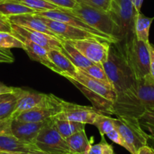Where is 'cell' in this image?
Instances as JSON below:
<instances>
[{"label": "cell", "mask_w": 154, "mask_h": 154, "mask_svg": "<svg viewBox=\"0 0 154 154\" xmlns=\"http://www.w3.org/2000/svg\"><path fill=\"white\" fill-rule=\"evenodd\" d=\"M67 79L88 99L95 109L102 114L112 115L113 105L117 96L112 86L92 78L79 68L73 78Z\"/></svg>", "instance_id": "6da1fadb"}, {"label": "cell", "mask_w": 154, "mask_h": 154, "mask_svg": "<svg viewBox=\"0 0 154 154\" xmlns=\"http://www.w3.org/2000/svg\"><path fill=\"white\" fill-rule=\"evenodd\" d=\"M154 108V85L137 81L135 87L117 95L113 105L112 115L139 119L147 109Z\"/></svg>", "instance_id": "7a4b0ae2"}, {"label": "cell", "mask_w": 154, "mask_h": 154, "mask_svg": "<svg viewBox=\"0 0 154 154\" xmlns=\"http://www.w3.org/2000/svg\"><path fill=\"white\" fill-rule=\"evenodd\" d=\"M102 67L117 95L127 93L135 87L137 80L118 42L110 45L108 58Z\"/></svg>", "instance_id": "3957f363"}, {"label": "cell", "mask_w": 154, "mask_h": 154, "mask_svg": "<svg viewBox=\"0 0 154 154\" xmlns=\"http://www.w3.org/2000/svg\"><path fill=\"white\" fill-rule=\"evenodd\" d=\"M77 2V5L72 10H69L71 13L82 19L93 29L109 36L116 43L120 42L119 29L109 11L96 8L81 2Z\"/></svg>", "instance_id": "277c9868"}, {"label": "cell", "mask_w": 154, "mask_h": 154, "mask_svg": "<svg viewBox=\"0 0 154 154\" xmlns=\"http://www.w3.org/2000/svg\"><path fill=\"white\" fill-rule=\"evenodd\" d=\"M119 44L135 79L137 81L144 80L150 72V56L149 46L150 43L146 44L134 37L129 42Z\"/></svg>", "instance_id": "5b68a950"}, {"label": "cell", "mask_w": 154, "mask_h": 154, "mask_svg": "<svg viewBox=\"0 0 154 154\" xmlns=\"http://www.w3.org/2000/svg\"><path fill=\"white\" fill-rule=\"evenodd\" d=\"M109 13L119 29V43H125L135 37V20L138 12L132 0H112Z\"/></svg>", "instance_id": "8992f818"}, {"label": "cell", "mask_w": 154, "mask_h": 154, "mask_svg": "<svg viewBox=\"0 0 154 154\" xmlns=\"http://www.w3.org/2000/svg\"><path fill=\"white\" fill-rule=\"evenodd\" d=\"M114 123L127 146L126 150L131 154H136L141 147L148 144L149 135L144 132L138 119L117 116L114 118Z\"/></svg>", "instance_id": "52a82bcc"}, {"label": "cell", "mask_w": 154, "mask_h": 154, "mask_svg": "<svg viewBox=\"0 0 154 154\" xmlns=\"http://www.w3.org/2000/svg\"><path fill=\"white\" fill-rule=\"evenodd\" d=\"M34 144L48 154L72 153L66 139L57 131L52 119L41 129Z\"/></svg>", "instance_id": "ba28073f"}, {"label": "cell", "mask_w": 154, "mask_h": 154, "mask_svg": "<svg viewBox=\"0 0 154 154\" xmlns=\"http://www.w3.org/2000/svg\"><path fill=\"white\" fill-rule=\"evenodd\" d=\"M61 111V99L53 94H48L45 102L21 113L14 119L21 122H44L54 118Z\"/></svg>", "instance_id": "9c48e42d"}, {"label": "cell", "mask_w": 154, "mask_h": 154, "mask_svg": "<svg viewBox=\"0 0 154 154\" xmlns=\"http://www.w3.org/2000/svg\"><path fill=\"white\" fill-rule=\"evenodd\" d=\"M35 14L39 15V16L45 17L49 18V19L65 23H67L74 27L81 29L84 30V31L92 33V34L99 37L102 40L108 42L111 44L116 43L114 39H112L109 36L103 34V33L100 32L98 30L93 29V27L89 26L87 23L84 22L82 19H81L80 17H77L76 15L71 13L68 9H63L58 8L54 9V10L46 11L42 12H35Z\"/></svg>", "instance_id": "30bf717a"}, {"label": "cell", "mask_w": 154, "mask_h": 154, "mask_svg": "<svg viewBox=\"0 0 154 154\" xmlns=\"http://www.w3.org/2000/svg\"><path fill=\"white\" fill-rule=\"evenodd\" d=\"M61 106L62 111L54 118L93 125L98 116L101 114L93 107L72 103L62 99Z\"/></svg>", "instance_id": "8fae6325"}, {"label": "cell", "mask_w": 154, "mask_h": 154, "mask_svg": "<svg viewBox=\"0 0 154 154\" xmlns=\"http://www.w3.org/2000/svg\"><path fill=\"white\" fill-rule=\"evenodd\" d=\"M84 57L93 63L102 65L107 60L111 43L96 38L69 41Z\"/></svg>", "instance_id": "7c38bea8"}, {"label": "cell", "mask_w": 154, "mask_h": 154, "mask_svg": "<svg viewBox=\"0 0 154 154\" xmlns=\"http://www.w3.org/2000/svg\"><path fill=\"white\" fill-rule=\"evenodd\" d=\"M11 32L17 37L28 39L43 47L48 51L51 49L62 51V41L63 40L58 38L42 32L26 28V27L21 26L17 24L11 23Z\"/></svg>", "instance_id": "4fadbf2b"}, {"label": "cell", "mask_w": 154, "mask_h": 154, "mask_svg": "<svg viewBox=\"0 0 154 154\" xmlns=\"http://www.w3.org/2000/svg\"><path fill=\"white\" fill-rule=\"evenodd\" d=\"M38 16L49 27L50 29L61 40L73 41L84 38H96L98 39V40L105 42V41L99 38V37H97L95 35L92 34V33L84 31V30L81 29L74 27L67 23L49 19V18L39 16V15H38Z\"/></svg>", "instance_id": "5bb4252c"}, {"label": "cell", "mask_w": 154, "mask_h": 154, "mask_svg": "<svg viewBox=\"0 0 154 154\" xmlns=\"http://www.w3.org/2000/svg\"><path fill=\"white\" fill-rule=\"evenodd\" d=\"M13 93L16 97L17 102L14 110L11 116L12 119L16 118L21 113L42 104L48 97V94L17 87H14Z\"/></svg>", "instance_id": "9a60e30c"}, {"label": "cell", "mask_w": 154, "mask_h": 154, "mask_svg": "<svg viewBox=\"0 0 154 154\" xmlns=\"http://www.w3.org/2000/svg\"><path fill=\"white\" fill-rule=\"evenodd\" d=\"M0 150L18 154H48L33 143L18 139L11 132L0 135Z\"/></svg>", "instance_id": "2e32d148"}, {"label": "cell", "mask_w": 154, "mask_h": 154, "mask_svg": "<svg viewBox=\"0 0 154 154\" xmlns=\"http://www.w3.org/2000/svg\"><path fill=\"white\" fill-rule=\"evenodd\" d=\"M48 121L21 122L13 119L11 123V132L21 141L34 144L39 132Z\"/></svg>", "instance_id": "e0dca14e"}, {"label": "cell", "mask_w": 154, "mask_h": 154, "mask_svg": "<svg viewBox=\"0 0 154 154\" xmlns=\"http://www.w3.org/2000/svg\"><path fill=\"white\" fill-rule=\"evenodd\" d=\"M17 38L20 39L23 43L24 44L23 50L26 52L27 55L29 56V57L32 60L38 62L41 64L46 66L47 68L51 69L54 72L61 75V72H60V69L54 65V63L50 59L48 54V50L45 49L43 47L40 46V45H37V44L34 43V42H31V41L28 40V39L20 37Z\"/></svg>", "instance_id": "ac0fdd59"}, {"label": "cell", "mask_w": 154, "mask_h": 154, "mask_svg": "<svg viewBox=\"0 0 154 154\" xmlns=\"http://www.w3.org/2000/svg\"><path fill=\"white\" fill-rule=\"evenodd\" d=\"M7 19L10 22V23L17 24V25L21 26L26 27V28L46 33L50 35L58 38L50 29L49 27L40 19V17L35 13L14 15V16L8 17Z\"/></svg>", "instance_id": "d6986e66"}, {"label": "cell", "mask_w": 154, "mask_h": 154, "mask_svg": "<svg viewBox=\"0 0 154 154\" xmlns=\"http://www.w3.org/2000/svg\"><path fill=\"white\" fill-rule=\"evenodd\" d=\"M48 54L51 61L60 69L61 76L65 77L67 79L69 78H73L76 75L78 67H76L62 51L51 49L48 50Z\"/></svg>", "instance_id": "ffe728a7"}, {"label": "cell", "mask_w": 154, "mask_h": 154, "mask_svg": "<svg viewBox=\"0 0 154 154\" xmlns=\"http://www.w3.org/2000/svg\"><path fill=\"white\" fill-rule=\"evenodd\" d=\"M66 141L72 153L86 154L93 144V138L89 140L84 129L66 138Z\"/></svg>", "instance_id": "44dd1931"}, {"label": "cell", "mask_w": 154, "mask_h": 154, "mask_svg": "<svg viewBox=\"0 0 154 154\" xmlns=\"http://www.w3.org/2000/svg\"><path fill=\"white\" fill-rule=\"evenodd\" d=\"M62 52L72 62L76 67L86 69L93 64L90 60L86 58L77 48H75L69 41H62Z\"/></svg>", "instance_id": "7402d4cb"}, {"label": "cell", "mask_w": 154, "mask_h": 154, "mask_svg": "<svg viewBox=\"0 0 154 154\" xmlns=\"http://www.w3.org/2000/svg\"><path fill=\"white\" fill-rule=\"evenodd\" d=\"M154 17L150 18L144 16L141 12L136 14L135 20V34L137 39L149 44L150 29Z\"/></svg>", "instance_id": "603a6c76"}, {"label": "cell", "mask_w": 154, "mask_h": 154, "mask_svg": "<svg viewBox=\"0 0 154 154\" xmlns=\"http://www.w3.org/2000/svg\"><path fill=\"white\" fill-rule=\"evenodd\" d=\"M35 11L14 0H1L0 1V14L2 16L10 17L14 15L34 14Z\"/></svg>", "instance_id": "cb8c5ba5"}, {"label": "cell", "mask_w": 154, "mask_h": 154, "mask_svg": "<svg viewBox=\"0 0 154 154\" xmlns=\"http://www.w3.org/2000/svg\"><path fill=\"white\" fill-rule=\"evenodd\" d=\"M52 120L59 133L65 139L68 137L74 135L76 132L85 129V123L72 121V120H60V119L56 118H52Z\"/></svg>", "instance_id": "d4e9b609"}, {"label": "cell", "mask_w": 154, "mask_h": 154, "mask_svg": "<svg viewBox=\"0 0 154 154\" xmlns=\"http://www.w3.org/2000/svg\"><path fill=\"white\" fill-rule=\"evenodd\" d=\"M0 48L5 49L21 48L23 50L24 44L12 32H0Z\"/></svg>", "instance_id": "484cf974"}, {"label": "cell", "mask_w": 154, "mask_h": 154, "mask_svg": "<svg viewBox=\"0 0 154 154\" xmlns=\"http://www.w3.org/2000/svg\"><path fill=\"white\" fill-rule=\"evenodd\" d=\"M95 126L98 129L101 136L107 135L111 131L115 129L114 123V118L105 115V114L101 113L93 123Z\"/></svg>", "instance_id": "4316f807"}, {"label": "cell", "mask_w": 154, "mask_h": 154, "mask_svg": "<svg viewBox=\"0 0 154 154\" xmlns=\"http://www.w3.org/2000/svg\"><path fill=\"white\" fill-rule=\"evenodd\" d=\"M29 8L32 9L35 12L46 11L58 8L57 6L50 3L46 0H14Z\"/></svg>", "instance_id": "83f0119b"}, {"label": "cell", "mask_w": 154, "mask_h": 154, "mask_svg": "<svg viewBox=\"0 0 154 154\" xmlns=\"http://www.w3.org/2000/svg\"><path fill=\"white\" fill-rule=\"evenodd\" d=\"M16 102L17 99L14 93L8 94L0 102V120L11 117L14 110Z\"/></svg>", "instance_id": "f1b7e54d"}, {"label": "cell", "mask_w": 154, "mask_h": 154, "mask_svg": "<svg viewBox=\"0 0 154 154\" xmlns=\"http://www.w3.org/2000/svg\"><path fill=\"white\" fill-rule=\"evenodd\" d=\"M83 70H84L87 75L91 76L92 78H95V79L98 80V81H101V82H103L105 83V84H108V85L112 86L113 87L111 81H109L108 76H107V74L105 73V70H104L103 67H102V65L93 63V65H91V66H89V67L86 68V69H84Z\"/></svg>", "instance_id": "f546056e"}, {"label": "cell", "mask_w": 154, "mask_h": 154, "mask_svg": "<svg viewBox=\"0 0 154 154\" xmlns=\"http://www.w3.org/2000/svg\"><path fill=\"white\" fill-rule=\"evenodd\" d=\"M86 154H116L114 147L108 144L105 137L102 136L100 142L96 144H92Z\"/></svg>", "instance_id": "4dcf8cb0"}, {"label": "cell", "mask_w": 154, "mask_h": 154, "mask_svg": "<svg viewBox=\"0 0 154 154\" xmlns=\"http://www.w3.org/2000/svg\"><path fill=\"white\" fill-rule=\"evenodd\" d=\"M138 120L142 128L148 131L149 135L154 136V108L146 110Z\"/></svg>", "instance_id": "1f68e13d"}, {"label": "cell", "mask_w": 154, "mask_h": 154, "mask_svg": "<svg viewBox=\"0 0 154 154\" xmlns=\"http://www.w3.org/2000/svg\"><path fill=\"white\" fill-rule=\"evenodd\" d=\"M100 10L109 11L112 0H77Z\"/></svg>", "instance_id": "d6a6232c"}, {"label": "cell", "mask_w": 154, "mask_h": 154, "mask_svg": "<svg viewBox=\"0 0 154 154\" xmlns=\"http://www.w3.org/2000/svg\"><path fill=\"white\" fill-rule=\"evenodd\" d=\"M149 51H150V72H149V75L143 81L145 83H147V84L154 85V49L153 46H152V44H150Z\"/></svg>", "instance_id": "836d02e7"}, {"label": "cell", "mask_w": 154, "mask_h": 154, "mask_svg": "<svg viewBox=\"0 0 154 154\" xmlns=\"http://www.w3.org/2000/svg\"><path fill=\"white\" fill-rule=\"evenodd\" d=\"M58 8L63 9L72 10L77 5V0H46Z\"/></svg>", "instance_id": "e575fe53"}, {"label": "cell", "mask_w": 154, "mask_h": 154, "mask_svg": "<svg viewBox=\"0 0 154 154\" xmlns=\"http://www.w3.org/2000/svg\"><path fill=\"white\" fill-rule=\"evenodd\" d=\"M106 135L108 136V138H109V139H111V141H113V142L122 146V147H124L125 149L127 148V146H126L124 140H123V138H122L121 135L119 133V132L116 129H113L112 131H111V132H110L109 133L107 134Z\"/></svg>", "instance_id": "d590c367"}, {"label": "cell", "mask_w": 154, "mask_h": 154, "mask_svg": "<svg viewBox=\"0 0 154 154\" xmlns=\"http://www.w3.org/2000/svg\"><path fill=\"white\" fill-rule=\"evenodd\" d=\"M14 61V57L10 49L0 48V63H12Z\"/></svg>", "instance_id": "8d00e7d4"}, {"label": "cell", "mask_w": 154, "mask_h": 154, "mask_svg": "<svg viewBox=\"0 0 154 154\" xmlns=\"http://www.w3.org/2000/svg\"><path fill=\"white\" fill-rule=\"evenodd\" d=\"M13 119L11 117L0 120V135L11 132V123Z\"/></svg>", "instance_id": "74e56055"}, {"label": "cell", "mask_w": 154, "mask_h": 154, "mask_svg": "<svg viewBox=\"0 0 154 154\" xmlns=\"http://www.w3.org/2000/svg\"><path fill=\"white\" fill-rule=\"evenodd\" d=\"M0 32H11V23L5 17L0 16Z\"/></svg>", "instance_id": "f35d334b"}, {"label": "cell", "mask_w": 154, "mask_h": 154, "mask_svg": "<svg viewBox=\"0 0 154 154\" xmlns=\"http://www.w3.org/2000/svg\"><path fill=\"white\" fill-rule=\"evenodd\" d=\"M14 87H8L3 83L0 82V95L2 94H10L13 93Z\"/></svg>", "instance_id": "ab89813d"}, {"label": "cell", "mask_w": 154, "mask_h": 154, "mask_svg": "<svg viewBox=\"0 0 154 154\" xmlns=\"http://www.w3.org/2000/svg\"><path fill=\"white\" fill-rule=\"evenodd\" d=\"M136 154H154L153 147H150L148 144L141 147L139 150L137 151Z\"/></svg>", "instance_id": "60d3db41"}, {"label": "cell", "mask_w": 154, "mask_h": 154, "mask_svg": "<svg viewBox=\"0 0 154 154\" xmlns=\"http://www.w3.org/2000/svg\"><path fill=\"white\" fill-rule=\"evenodd\" d=\"M143 1L144 0H132L137 12H141V8L143 4Z\"/></svg>", "instance_id": "b9f144b4"}, {"label": "cell", "mask_w": 154, "mask_h": 154, "mask_svg": "<svg viewBox=\"0 0 154 154\" xmlns=\"http://www.w3.org/2000/svg\"><path fill=\"white\" fill-rule=\"evenodd\" d=\"M0 154H17V153H11V152H7V151H2V150H0Z\"/></svg>", "instance_id": "7bdbcfd3"}, {"label": "cell", "mask_w": 154, "mask_h": 154, "mask_svg": "<svg viewBox=\"0 0 154 154\" xmlns=\"http://www.w3.org/2000/svg\"><path fill=\"white\" fill-rule=\"evenodd\" d=\"M8 94H2V95H0V102H1L2 99H4L6 96H8Z\"/></svg>", "instance_id": "ee69618b"}, {"label": "cell", "mask_w": 154, "mask_h": 154, "mask_svg": "<svg viewBox=\"0 0 154 154\" xmlns=\"http://www.w3.org/2000/svg\"><path fill=\"white\" fill-rule=\"evenodd\" d=\"M148 135H149V134H148ZM148 141H151L152 142H153V144H154V136H151V135H149V139H148Z\"/></svg>", "instance_id": "f6af8a7d"}, {"label": "cell", "mask_w": 154, "mask_h": 154, "mask_svg": "<svg viewBox=\"0 0 154 154\" xmlns=\"http://www.w3.org/2000/svg\"><path fill=\"white\" fill-rule=\"evenodd\" d=\"M0 1H1V0H0ZM0 16H2V17H4V16H2V15L1 14H0Z\"/></svg>", "instance_id": "bcb514c9"}, {"label": "cell", "mask_w": 154, "mask_h": 154, "mask_svg": "<svg viewBox=\"0 0 154 154\" xmlns=\"http://www.w3.org/2000/svg\"><path fill=\"white\" fill-rule=\"evenodd\" d=\"M152 46H153V49H154V45H152Z\"/></svg>", "instance_id": "7dc6e473"}, {"label": "cell", "mask_w": 154, "mask_h": 154, "mask_svg": "<svg viewBox=\"0 0 154 154\" xmlns=\"http://www.w3.org/2000/svg\"><path fill=\"white\" fill-rule=\"evenodd\" d=\"M70 154H79V153H70Z\"/></svg>", "instance_id": "c3c4849f"}, {"label": "cell", "mask_w": 154, "mask_h": 154, "mask_svg": "<svg viewBox=\"0 0 154 154\" xmlns=\"http://www.w3.org/2000/svg\"><path fill=\"white\" fill-rule=\"evenodd\" d=\"M17 154H18V153H17Z\"/></svg>", "instance_id": "681fc988"}, {"label": "cell", "mask_w": 154, "mask_h": 154, "mask_svg": "<svg viewBox=\"0 0 154 154\" xmlns=\"http://www.w3.org/2000/svg\"><path fill=\"white\" fill-rule=\"evenodd\" d=\"M153 149H154V148H153Z\"/></svg>", "instance_id": "f907efd6"}]
</instances>
